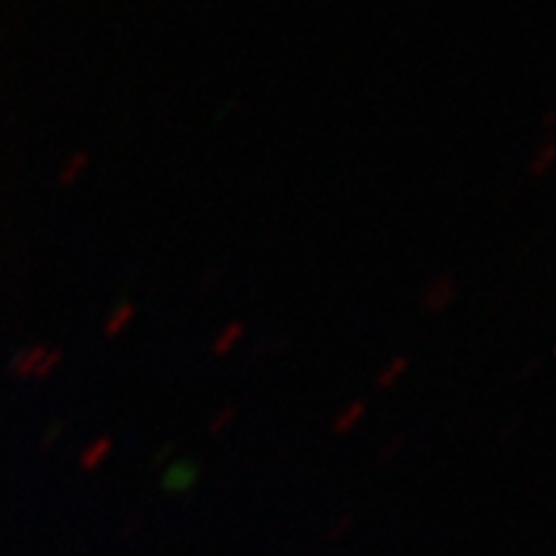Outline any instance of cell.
<instances>
[{"label": "cell", "mask_w": 556, "mask_h": 556, "mask_svg": "<svg viewBox=\"0 0 556 556\" xmlns=\"http://www.w3.org/2000/svg\"><path fill=\"white\" fill-rule=\"evenodd\" d=\"M235 417H238V409H235L232 405H229V407H222L219 413L214 415L212 420H208V433H212V435H222V433H225L227 428H232Z\"/></svg>", "instance_id": "obj_12"}, {"label": "cell", "mask_w": 556, "mask_h": 556, "mask_svg": "<svg viewBox=\"0 0 556 556\" xmlns=\"http://www.w3.org/2000/svg\"><path fill=\"white\" fill-rule=\"evenodd\" d=\"M366 413H368L366 402L364 400H353L351 405H345L336 415V420H332V433H336V435H348V433H351V430H356L361 426V420H364Z\"/></svg>", "instance_id": "obj_5"}, {"label": "cell", "mask_w": 556, "mask_h": 556, "mask_svg": "<svg viewBox=\"0 0 556 556\" xmlns=\"http://www.w3.org/2000/svg\"><path fill=\"white\" fill-rule=\"evenodd\" d=\"M409 371V358L407 356H394L389 364L377 374V387L379 389H392L397 381Z\"/></svg>", "instance_id": "obj_9"}, {"label": "cell", "mask_w": 556, "mask_h": 556, "mask_svg": "<svg viewBox=\"0 0 556 556\" xmlns=\"http://www.w3.org/2000/svg\"><path fill=\"white\" fill-rule=\"evenodd\" d=\"M47 351H50V345H41V343L21 348V351L13 353V358H11V364H9V371L16 379L34 381V377H37V368L41 364V358L47 356Z\"/></svg>", "instance_id": "obj_2"}, {"label": "cell", "mask_w": 556, "mask_h": 556, "mask_svg": "<svg viewBox=\"0 0 556 556\" xmlns=\"http://www.w3.org/2000/svg\"><path fill=\"white\" fill-rule=\"evenodd\" d=\"M353 528V516H340L338 520H336V526L332 528H328V533H325V539L328 541H340L345 536L348 531H351Z\"/></svg>", "instance_id": "obj_13"}, {"label": "cell", "mask_w": 556, "mask_h": 556, "mask_svg": "<svg viewBox=\"0 0 556 556\" xmlns=\"http://www.w3.org/2000/svg\"><path fill=\"white\" fill-rule=\"evenodd\" d=\"M199 482V467L193 462H178L176 467H170L163 477V490L170 495H184L193 484Z\"/></svg>", "instance_id": "obj_3"}, {"label": "cell", "mask_w": 556, "mask_h": 556, "mask_svg": "<svg viewBox=\"0 0 556 556\" xmlns=\"http://www.w3.org/2000/svg\"><path fill=\"white\" fill-rule=\"evenodd\" d=\"M111 451H114V438H111V435L93 438V441H90L88 446L83 448L80 469L83 471H96L111 456Z\"/></svg>", "instance_id": "obj_4"}, {"label": "cell", "mask_w": 556, "mask_h": 556, "mask_svg": "<svg viewBox=\"0 0 556 556\" xmlns=\"http://www.w3.org/2000/svg\"><path fill=\"white\" fill-rule=\"evenodd\" d=\"M458 296V283L451 274H441L435 281H430L426 291H422L420 304L426 312H433V315H441L443 309H448L451 304L456 302Z\"/></svg>", "instance_id": "obj_1"}, {"label": "cell", "mask_w": 556, "mask_h": 556, "mask_svg": "<svg viewBox=\"0 0 556 556\" xmlns=\"http://www.w3.org/2000/svg\"><path fill=\"white\" fill-rule=\"evenodd\" d=\"M62 351L60 348H50V351H47V356L41 358V364H39V368H37V377H34V381H45V379H50L54 371H58L60 368V364H62Z\"/></svg>", "instance_id": "obj_11"}, {"label": "cell", "mask_w": 556, "mask_h": 556, "mask_svg": "<svg viewBox=\"0 0 556 556\" xmlns=\"http://www.w3.org/2000/svg\"><path fill=\"white\" fill-rule=\"evenodd\" d=\"M135 315H137L135 302H119L114 309H111V315L106 317V323H103V336L111 338V340L119 338L122 332L129 328L131 319H135Z\"/></svg>", "instance_id": "obj_6"}, {"label": "cell", "mask_w": 556, "mask_h": 556, "mask_svg": "<svg viewBox=\"0 0 556 556\" xmlns=\"http://www.w3.org/2000/svg\"><path fill=\"white\" fill-rule=\"evenodd\" d=\"M554 157H556V144H554V139H548L544 148H541L539 155L533 157V163H531V176H533V178H544L546 173L552 170Z\"/></svg>", "instance_id": "obj_10"}, {"label": "cell", "mask_w": 556, "mask_h": 556, "mask_svg": "<svg viewBox=\"0 0 556 556\" xmlns=\"http://www.w3.org/2000/svg\"><path fill=\"white\" fill-rule=\"evenodd\" d=\"M402 443H405V435H394V441H389L387 446L379 451V462H389V458L397 456V451H400Z\"/></svg>", "instance_id": "obj_14"}, {"label": "cell", "mask_w": 556, "mask_h": 556, "mask_svg": "<svg viewBox=\"0 0 556 556\" xmlns=\"http://www.w3.org/2000/svg\"><path fill=\"white\" fill-rule=\"evenodd\" d=\"M88 163H90V155H88L86 150L73 152V155L65 160V165H62V170H60V176H58L60 186H65V189H67V186L78 184V178L88 170Z\"/></svg>", "instance_id": "obj_8"}, {"label": "cell", "mask_w": 556, "mask_h": 556, "mask_svg": "<svg viewBox=\"0 0 556 556\" xmlns=\"http://www.w3.org/2000/svg\"><path fill=\"white\" fill-rule=\"evenodd\" d=\"M62 430H65V426H62V422H52V426H50V430H47L45 441H41V443H45V446H47V448H50V446H54V441H58V438L62 435Z\"/></svg>", "instance_id": "obj_15"}, {"label": "cell", "mask_w": 556, "mask_h": 556, "mask_svg": "<svg viewBox=\"0 0 556 556\" xmlns=\"http://www.w3.org/2000/svg\"><path fill=\"white\" fill-rule=\"evenodd\" d=\"M242 336H245V323H240V319H232V323H227L225 328L219 330V336L214 338L212 353L217 358L229 356V353L235 351V345H238L242 340Z\"/></svg>", "instance_id": "obj_7"}]
</instances>
